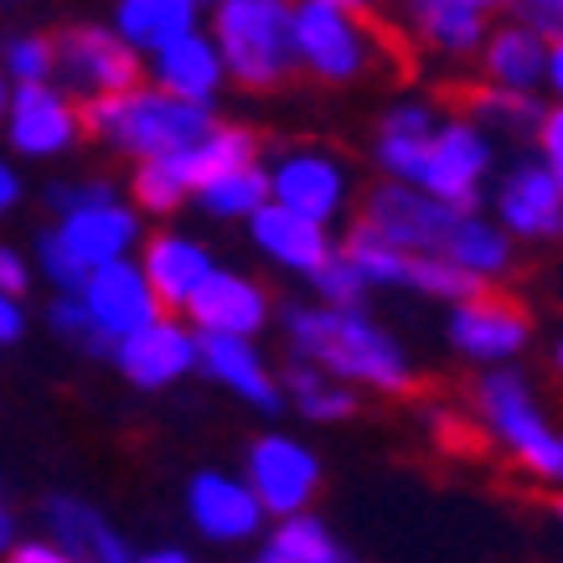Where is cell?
<instances>
[{"instance_id": "1f68e13d", "label": "cell", "mask_w": 563, "mask_h": 563, "mask_svg": "<svg viewBox=\"0 0 563 563\" xmlns=\"http://www.w3.org/2000/svg\"><path fill=\"white\" fill-rule=\"evenodd\" d=\"M336 249H342V258L362 274L367 290H409L413 254L409 249H398V243H388L383 233H373L362 218L346 228V239H336Z\"/></svg>"}, {"instance_id": "ee69618b", "label": "cell", "mask_w": 563, "mask_h": 563, "mask_svg": "<svg viewBox=\"0 0 563 563\" xmlns=\"http://www.w3.org/2000/svg\"><path fill=\"white\" fill-rule=\"evenodd\" d=\"M26 290H32V264H26V254L11 249V243H0V295L26 300Z\"/></svg>"}, {"instance_id": "6da1fadb", "label": "cell", "mask_w": 563, "mask_h": 563, "mask_svg": "<svg viewBox=\"0 0 563 563\" xmlns=\"http://www.w3.org/2000/svg\"><path fill=\"white\" fill-rule=\"evenodd\" d=\"M279 316L285 331V352L295 362H310L321 373L342 377L357 393H383V398H404L413 393L419 373L404 336L388 321H377L367 300L362 306H325V300H290Z\"/></svg>"}, {"instance_id": "2e32d148", "label": "cell", "mask_w": 563, "mask_h": 563, "mask_svg": "<svg viewBox=\"0 0 563 563\" xmlns=\"http://www.w3.org/2000/svg\"><path fill=\"white\" fill-rule=\"evenodd\" d=\"M197 373L222 388L228 398H239L243 409L264 413H285V388H279V367L274 357L258 346V336H202L197 331Z\"/></svg>"}, {"instance_id": "7402d4cb", "label": "cell", "mask_w": 563, "mask_h": 563, "mask_svg": "<svg viewBox=\"0 0 563 563\" xmlns=\"http://www.w3.org/2000/svg\"><path fill=\"white\" fill-rule=\"evenodd\" d=\"M135 264H140V274H145V285L155 290V300H161V310H176V316H181V306H187L191 290L207 279V269L218 264V254H212V243L187 233V228H161V233H145V239H140Z\"/></svg>"}, {"instance_id": "db71d44e", "label": "cell", "mask_w": 563, "mask_h": 563, "mask_svg": "<svg viewBox=\"0 0 563 563\" xmlns=\"http://www.w3.org/2000/svg\"><path fill=\"white\" fill-rule=\"evenodd\" d=\"M5 99H11V88H5V73H0V114H5Z\"/></svg>"}, {"instance_id": "74e56055", "label": "cell", "mask_w": 563, "mask_h": 563, "mask_svg": "<svg viewBox=\"0 0 563 563\" xmlns=\"http://www.w3.org/2000/svg\"><path fill=\"white\" fill-rule=\"evenodd\" d=\"M47 325L63 336L68 346H84V352H93V357H109V342H103L99 331H93V321H88L84 300L73 290H57V300L47 306Z\"/></svg>"}, {"instance_id": "11a10c76", "label": "cell", "mask_w": 563, "mask_h": 563, "mask_svg": "<svg viewBox=\"0 0 563 563\" xmlns=\"http://www.w3.org/2000/svg\"><path fill=\"white\" fill-rule=\"evenodd\" d=\"M559 522H563V496H559Z\"/></svg>"}, {"instance_id": "cb8c5ba5", "label": "cell", "mask_w": 563, "mask_h": 563, "mask_svg": "<svg viewBox=\"0 0 563 563\" xmlns=\"http://www.w3.org/2000/svg\"><path fill=\"white\" fill-rule=\"evenodd\" d=\"M543 57H548V36L532 32L528 21H492L486 42L476 47V68L481 84L492 88H512V93H538L543 88Z\"/></svg>"}, {"instance_id": "9c48e42d", "label": "cell", "mask_w": 563, "mask_h": 563, "mask_svg": "<svg viewBox=\"0 0 563 563\" xmlns=\"http://www.w3.org/2000/svg\"><path fill=\"white\" fill-rule=\"evenodd\" d=\"M52 42H57V73H52V84L68 88L78 103L145 84V57L114 26L78 21V26L52 32Z\"/></svg>"}, {"instance_id": "5bb4252c", "label": "cell", "mask_w": 563, "mask_h": 563, "mask_svg": "<svg viewBox=\"0 0 563 563\" xmlns=\"http://www.w3.org/2000/svg\"><path fill=\"white\" fill-rule=\"evenodd\" d=\"M187 522L207 543L243 548L269 528V512L258 507V496H254V486L243 481V471L202 465V471H191V481H187Z\"/></svg>"}, {"instance_id": "7a4b0ae2", "label": "cell", "mask_w": 563, "mask_h": 563, "mask_svg": "<svg viewBox=\"0 0 563 563\" xmlns=\"http://www.w3.org/2000/svg\"><path fill=\"white\" fill-rule=\"evenodd\" d=\"M471 409L486 440L507 455V461L532 476L538 486L563 492V429L548 419L543 393L532 388V377L507 362V367H486L471 388Z\"/></svg>"}, {"instance_id": "681fc988", "label": "cell", "mask_w": 563, "mask_h": 563, "mask_svg": "<svg viewBox=\"0 0 563 563\" xmlns=\"http://www.w3.org/2000/svg\"><path fill=\"white\" fill-rule=\"evenodd\" d=\"M130 563H197V559H191L187 548H151V553H140Z\"/></svg>"}, {"instance_id": "603a6c76", "label": "cell", "mask_w": 563, "mask_h": 563, "mask_svg": "<svg viewBox=\"0 0 563 563\" xmlns=\"http://www.w3.org/2000/svg\"><path fill=\"white\" fill-rule=\"evenodd\" d=\"M440 103L424 99V93H398V99L377 114L373 130V166L388 181H413L419 172V155H424L434 124H440Z\"/></svg>"}, {"instance_id": "f1b7e54d", "label": "cell", "mask_w": 563, "mask_h": 563, "mask_svg": "<svg viewBox=\"0 0 563 563\" xmlns=\"http://www.w3.org/2000/svg\"><path fill=\"white\" fill-rule=\"evenodd\" d=\"M269 202V176H264V161H243V166H228V172L207 176L202 187L191 191V212H202L207 222H228V228H243L258 207Z\"/></svg>"}, {"instance_id": "8fae6325", "label": "cell", "mask_w": 563, "mask_h": 563, "mask_svg": "<svg viewBox=\"0 0 563 563\" xmlns=\"http://www.w3.org/2000/svg\"><path fill=\"white\" fill-rule=\"evenodd\" d=\"M444 342L471 367H507V362H522V352L532 346V316L486 285L465 300H450Z\"/></svg>"}, {"instance_id": "7dc6e473", "label": "cell", "mask_w": 563, "mask_h": 563, "mask_svg": "<svg viewBox=\"0 0 563 563\" xmlns=\"http://www.w3.org/2000/svg\"><path fill=\"white\" fill-rule=\"evenodd\" d=\"M21 336H26V310H21V300L0 295V346H16Z\"/></svg>"}, {"instance_id": "8992f818", "label": "cell", "mask_w": 563, "mask_h": 563, "mask_svg": "<svg viewBox=\"0 0 563 563\" xmlns=\"http://www.w3.org/2000/svg\"><path fill=\"white\" fill-rule=\"evenodd\" d=\"M496 135L471 114H440L434 135H429L424 155H419V172H413V187L429 191L434 202L455 207H481L486 202V187L496 176Z\"/></svg>"}, {"instance_id": "e0dca14e", "label": "cell", "mask_w": 563, "mask_h": 563, "mask_svg": "<svg viewBox=\"0 0 563 563\" xmlns=\"http://www.w3.org/2000/svg\"><path fill=\"white\" fill-rule=\"evenodd\" d=\"M52 233L68 243V254L84 269H99V264H114V258H135L140 239H145V218H140V207L124 191H114L103 202H84L57 212Z\"/></svg>"}, {"instance_id": "6f0895ef", "label": "cell", "mask_w": 563, "mask_h": 563, "mask_svg": "<svg viewBox=\"0 0 563 563\" xmlns=\"http://www.w3.org/2000/svg\"><path fill=\"white\" fill-rule=\"evenodd\" d=\"M0 5H5V0H0Z\"/></svg>"}, {"instance_id": "ac0fdd59", "label": "cell", "mask_w": 563, "mask_h": 563, "mask_svg": "<svg viewBox=\"0 0 563 563\" xmlns=\"http://www.w3.org/2000/svg\"><path fill=\"white\" fill-rule=\"evenodd\" d=\"M243 233H249V249L269 269L290 274V279H310L325 258L336 254V228H325V222L306 218V212H290L279 202L258 207L254 218L243 222Z\"/></svg>"}, {"instance_id": "d6a6232c", "label": "cell", "mask_w": 563, "mask_h": 563, "mask_svg": "<svg viewBox=\"0 0 563 563\" xmlns=\"http://www.w3.org/2000/svg\"><path fill=\"white\" fill-rule=\"evenodd\" d=\"M130 202L140 218H172L191 202V176L176 155H151V161H130Z\"/></svg>"}, {"instance_id": "ab89813d", "label": "cell", "mask_w": 563, "mask_h": 563, "mask_svg": "<svg viewBox=\"0 0 563 563\" xmlns=\"http://www.w3.org/2000/svg\"><path fill=\"white\" fill-rule=\"evenodd\" d=\"M36 269H42V279H47L52 290H73V295H78V285H84V274H88L84 264L68 254V243L57 239L52 228L36 233Z\"/></svg>"}, {"instance_id": "30bf717a", "label": "cell", "mask_w": 563, "mask_h": 563, "mask_svg": "<svg viewBox=\"0 0 563 563\" xmlns=\"http://www.w3.org/2000/svg\"><path fill=\"white\" fill-rule=\"evenodd\" d=\"M486 212L512 243H559L563 239V187L532 151L512 155L486 187Z\"/></svg>"}, {"instance_id": "d4e9b609", "label": "cell", "mask_w": 563, "mask_h": 563, "mask_svg": "<svg viewBox=\"0 0 563 563\" xmlns=\"http://www.w3.org/2000/svg\"><path fill=\"white\" fill-rule=\"evenodd\" d=\"M42 528L57 548H68L78 563H130V543H124V532L99 512V507H88L84 496H68L57 492L42 501Z\"/></svg>"}, {"instance_id": "c3c4849f", "label": "cell", "mask_w": 563, "mask_h": 563, "mask_svg": "<svg viewBox=\"0 0 563 563\" xmlns=\"http://www.w3.org/2000/svg\"><path fill=\"white\" fill-rule=\"evenodd\" d=\"M16 202H21V176H16V166L0 161V218L16 212Z\"/></svg>"}, {"instance_id": "816d5d0a", "label": "cell", "mask_w": 563, "mask_h": 563, "mask_svg": "<svg viewBox=\"0 0 563 563\" xmlns=\"http://www.w3.org/2000/svg\"><path fill=\"white\" fill-rule=\"evenodd\" d=\"M465 5H476V11H486V16H496V11H507V0H465Z\"/></svg>"}, {"instance_id": "d590c367", "label": "cell", "mask_w": 563, "mask_h": 563, "mask_svg": "<svg viewBox=\"0 0 563 563\" xmlns=\"http://www.w3.org/2000/svg\"><path fill=\"white\" fill-rule=\"evenodd\" d=\"M0 73L11 84H52L57 73V42L52 32H16L0 42Z\"/></svg>"}, {"instance_id": "b9f144b4", "label": "cell", "mask_w": 563, "mask_h": 563, "mask_svg": "<svg viewBox=\"0 0 563 563\" xmlns=\"http://www.w3.org/2000/svg\"><path fill=\"white\" fill-rule=\"evenodd\" d=\"M114 181H103V176H88V181H57L47 187V207L52 212H68V207H84V202H103V197H114Z\"/></svg>"}, {"instance_id": "4fadbf2b", "label": "cell", "mask_w": 563, "mask_h": 563, "mask_svg": "<svg viewBox=\"0 0 563 563\" xmlns=\"http://www.w3.org/2000/svg\"><path fill=\"white\" fill-rule=\"evenodd\" d=\"M274 310H279L274 306V290L258 274L233 269V264H212L207 279L181 306V316L202 336H264L274 325Z\"/></svg>"}, {"instance_id": "277c9868", "label": "cell", "mask_w": 563, "mask_h": 563, "mask_svg": "<svg viewBox=\"0 0 563 563\" xmlns=\"http://www.w3.org/2000/svg\"><path fill=\"white\" fill-rule=\"evenodd\" d=\"M228 88L274 93L295 78V0H207Z\"/></svg>"}, {"instance_id": "d6986e66", "label": "cell", "mask_w": 563, "mask_h": 563, "mask_svg": "<svg viewBox=\"0 0 563 563\" xmlns=\"http://www.w3.org/2000/svg\"><path fill=\"white\" fill-rule=\"evenodd\" d=\"M373 233H383L388 243L398 249H409V254H434L444 239V228L455 218V207L434 202L429 191H419L413 181H388L383 176V187H373L362 197V212H357Z\"/></svg>"}, {"instance_id": "9f6ffc18", "label": "cell", "mask_w": 563, "mask_h": 563, "mask_svg": "<svg viewBox=\"0 0 563 563\" xmlns=\"http://www.w3.org/2000/svg\"><path fill=\"white\" fill-rule=\"evenodd\" d=\"M342 563H357V559H346V553H342Z\"/></svg>"}, {"instance_id": "7c38bea8", "label": "cell", "mask_w": 563, "mask_h": 563, "mask_svg": "<svg viewBox=\"0 0 563 563\" xmlns=\"http://www.w3.org/2000/svg\"><path fill=\"white\" fill-rule=\"evenodd\" d=\"M109 362L120 367V377L140 393H166L176 383L197 377V331L187 316L161 310L155 321H145L140 331L120 336L109 346Z\"/></svg>"}, {"instance_id": "f35d334b", "label": "cell", "mask_w": 563, "mask_h": 563, "mask_svg": "<svg viewBox=\"0 0 563 563\" xmlns=\"http://www.w3.org/2000/svg\"><path fill=\"white\" fill-rule=\"evenodd\" d=\"M306 285H310V300H325V306H362V300L373 295L367 285H362V274L342 258V249L325 258V264L310 274Z\"/></svg>"}, {"instance_id": "4dcf8cb0", "label": "cell", "mask_w": 563, "mask_h": 563, "mask_svg": "<svg viewBox=\"0 0 563 563\" xmlns=\"http://www.w3.org/2000/svg\"><path fill=\"white\" fill-rule=\"evenodd\" d=\"M249 563H342V543L316 512L269 517V528L254 538Z\"/></svg>"}, {"instance_id": "484cf974", "label": "cell", "mask_w": 563, "mask_h": 563, "mask_svg": "<svg viewBox=\"0 0 563 563\" xmlns=\"http://www.w3.org/2000/svg\"><path fill=\"white\" fill-rule=\"evenodd\" d=\"M440 258H450L461 274H471L476 285H496V279H507L517 264V243L496 228L492 212H481V207H465V212H455L450 218V228H444L440 249H434Z\"/></svg>"}, {"instance_id": "ffe728a7", "label": "cell", "mask_w": 563, "mask_h": 563, "mask_svg": "<svg viewBox=\"0 0 563 563\" xmlns=\"http://www.w3.org/2000/svg\"><path fill=\"white\" fill-rule=\"evenodd\" d=\"M78 300H84L88 321H93V331H99L109 346L161 316V300H155V290L145 285V274H140L135 258H114V264L88 269L84 285H78Z\"/></svg>"}, {"instance_id": "8d00e7d4", "label": "cell", "mask_w": 563, "mask_h": 563, "mask_svg": "<svg viewBox=\"0 0 563 563\" xmlns=\"http://www.w3.org/2000/svg\"><path fill=\"white\" fill-rule=\"evenodd\" d=\"M409 290L424 295V300H440V306H450V300H465V295L486 290V285H476L471 274H461L450 258L440 254H413L409 264Z\"/></svg>"}, {"instance_id": "60d3db41", "label": "cell", "mask_w": 563, "mask_h": 563, "mask_svg": "<svg viewBox=\"0 0 563 563\" xmlns=\"http://www.w3.org/2000/svg\"><path fill=\"white\" fill-rule=\"evenodd\" d=\"M532 155L543 161L553 181L563 187V103H543V114L532 124Z\"/></svg>"}, {"instance_id": "f907efd6", "label": "cell", "mask_w": 563, "mask_h": 563, "mask_svg": "<svg viewBox=\"0 0 563 563\" xmlns=\"http://www.w3.org/2000/svg\"><path fill=\"white\" fill-rule=\"evenodd\" d=\"M11 543H16V517H11V507L0 501V553H5Z\"/></svg>"}, {"instance_id": "3957f363", "label": "cell", "mask_w": 563, "mask_h": 563, "mask_svg": "<svg viewBox=\"0 0 563 563\" xmlns=\"http://www.w3.org/2000/svg\"><path fill=\"white\" fill-rule=\"evenodd\" d=\"M84 120V140L103 145L120 161H151V155H176L191 140H202L212 130V109L207 103H187L161 93L155 84H135L124 93H103V99L78 103Z\"/></svg>"}, {"instance_id": "f6af8a7d", "label": "cell", "mask_w": 563, "mask_h": 563, "mask_svg": "<svg viewBox=\"0 0 563 563\" xmlns=\"http://www.w3.org/2000/svg\"><path fill=\"white\" fill-rule=\"evenodd\" d=\"M5 563H78L68 548H57L52 538H26V543L5 548Z\"/></svg>"}, {"instance_id": "f546056e", "label": "cell", "mask_w": 563, "mask_h": 563, "mask_svg": "<svg viewBox=\"0 0 563 563\" xmlns=\"http://www.w3.org/2000/svg\"><path fill=\"white\" fill-rule=\"evenodd\" d=\"M279 388H285V409H295L306 424H346L357 413V388H346L342 377L321 373L310 362H285Z\"/></svg>"}, {"instance_id": "4316f807", "label": "cell", "mask_w": 563, "mask_h": 563, "mask_svg": "<svg viewBox=\"0 0 563 563\" xmlns=\"http://www.w3.org/2000/svg\"><path fill=\"white\" fill-rule=\"evenodd\" d=\"M409 26L434 57L465 63L486 42L492 16L476 11V5H465V0H409Z\"/></svg>"}, {"instance_id": "7bdbcfd3", "label": "cell", "mask_w": 563, "mask_h": 563, "mask_svg": "<svg viewBox=\"0 0 563 563\" xmlns=\"http://www.w3.org/2000/svg\"><path fill=\"white\" fill-rule=\"evenodd\" d=\"M507 11L517 21H528L532 32L559 36L563 32V0H507Z\"/></svg>"}, {"instance_id": "836d02e7", "label": "cell", "mask_w": 563, "mask_h": 563, "mask_svg": "<svg viewBox=\"0 0 563 563\" xmlns=\"http://www.w3.org/2000/svg\"><path fill=\"white\" fill-rule=\"evenodd\" d=\"M243 161H264V145L249 124H233V120H212L202 140H191L187 151H181V166L191 176V191L202 187L207 176L228 172V166H243Z\"/></svg>"}, {"instance_id": "f5cc1de1", "label": "cell", "mask_w": 563, "mask_h": 563, "mask_svg": "<svg viewBox=\"0 0 563 563\" xmlns=\"http://www.w3.org/2000/svg\"><path fill=\"white\" fill-rule=\"evenodd\" d=\"M553 373L563 377V336H559V342H553Z\"/></svg>"}, {"instance_id": "9a60e30c", "label": "cell", "mask_w": 563, "mask_h": 563, "mask_svg": "<svg viewBox=\"0 0 563 563\" xmlns=\"http://www.w3.org/2000/svg\"><path fill=\"white\" fill-rule=\"evenodd\" d=\"M5 140L11 151L26 161H57L84 145V120H78V99L57 84H16L5 99Z\"/></svg>"}, {"instance_id": "44dd1931", "label": "cell", "mask_w": 563, "mask_h": 563, "mask_svg": "<svg viewBox=\"0 0 563 563\" xmlns=\"http://www.w3.org/2000/svg\"><path fill=\"white\" fill-rule=\"evenodd\" d=\"M145 84H155L161 93H172V99L218 109L222 88H228V68H222V52H218V42L207 36V26H191V32H181L176 42L155 47L151 57H145Z\"/></svg>"}, {"instance_id": "bcb514c9", "label": "cell", "mask_w": 563, "mask_h": 563, "mask_svg": "<svg viewBox=\"0 0 563 563\" xmlns=\"http://www.w3.org/2000/svg\"><path fill=\"white\" fill-rule=\"evenodd\" d=\"M543 88H548V99H553V103H563V32H559V36H548Z\"/></svg>"}, {"instance_id": "ba28073f", "label": "cell", "mask_w": 563, "mask_h": 563, "mask_svg": "<svg viewBox=\"0 0 563 563\" xmlns=\"http://www.w3.org/2000/svg\"><path fill=\"white\" fill-rule=\"evenodd\" d=\"M243 481L254 486L258 507L269 517H295V512H310L316 496H321V481H325V465H321V450L295 434V429H264L249 440L243 450Z\"/></svg>"}, {"instance_id": "52a82bcc", "label": "cell", "mask_w": 563, "mask_h": 563, "mask_svg": "<svg viewBox=\"0 0 563 563\" xmlns=\"http://www.w3.org/2000/svg\"><path fill=\"white\" fill-rule=\"evenodd\" d=\"M269 202L306 212V218L336 228L357 207V166L331 145H285L264 161Z\"/></svg>"}, {"instance_id": "83f0119b", "label": "cell", "mask_w": 563, "mask_h": 563, "mask_svg": "<svg viewBox=\"0 0 563 563\" xmlns=\"http://www.w3.org/2000/svg\"><path fill=\"white\" fill-rule=\"evenodd\" d=\"M202 16H207V0H114V21L109 26L140 57H151L155 47H166L181 32L202 26Z\"/></svg>"}, {"instance_id": "5b68a950", "label": "cell", "mask_w": 563, "mask_h": 563, "mask_svg": "<svg viewBox=\"0 0 563 563\" xmlns=\"http://www.w3.org/2000/svg\"><path fill=\"white\" fill-rule=\"evenodd\" d=\"M388 63L373 11L346 0H295V73L325 88H357Z\"/></svg>"}, {"instance_id": "e575fe53", "label": "cell", "mask_w": 563, "mask_h": 563, "mask_svg": "<svg viewBox=\"0 0 563 563\" xmlns=\"http://www.w3.org/2000/svg\"><path fill=\"white\" fill-rule=\"evenodd\" d=\"M465 114L486 124L496 140L501 135H532V124H538V114H543V99H538V93H512V88L481 84Z\"/></svg>"}]
</instances>
